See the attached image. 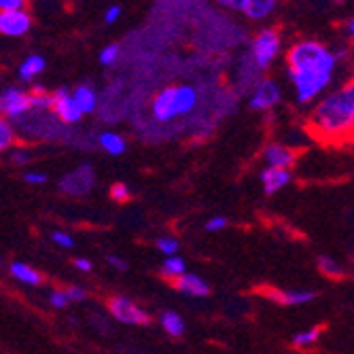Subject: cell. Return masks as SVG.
Returning a JSON list of instances; mask_svg holds the SVG:
<instances>
[{
	"label": "cell",
	"instance_id": "obj_33",
	"mask_svg": "<svg viewBox=\"0 0 354 354\" xmlns=\"http://www.w3.org/2000/svg\"><path fill=\"white\" fill-rule=\"evenodd\" d=\"M0 11H24L21 0H0Z\"/></svg>",
	"mask_w": 354,
	"mask_h": 354
},
{
	"label": "cell",
	"instance_id": "obj_5",
	"mask_svg": "<svg viewBox=\"0 0 354 354\" xmlns=\"http://www.w3.org/2000/svg\"><path fill=\"white\" fill-rule=\"evenodd\" d=\"M26 111H30V93L17 89V87H9L0 93V113H5L9 117H19Z\"/></svg>",
	"mask_w": 354,
	"mask_h": 354
},
{
	"label": "cell",
	"instance_id": "obj_29",
	"mask_svg": "<svg viewBox=\"0 0 354 354\" xmlns=\"http://www.w3.org/2000/svg\"><path fill=\"white\" fill-rule=\"evenodd\" d=\"M119 57V47L117 45H109L102 53H100V62L106 64V66H111V64H115V59Z\"/></svg>",
	"mask_w": 354,
	"mask_h": 354
},
{
	"label": "cell",
	"instance_id": "obj_10",
	"mask_svg": "<svg viewBox=\"0 0 354 354\" xmlns=\"http://www.w3.org/2000/svg\"><path fill=\"white\" fill-rule=\"evenodd\" d=\"M278 100H280V89H278V85L272 83V81H263L259 87H257L252 100H250V106L252 109H270Z\"/></svg>",
	"mask_w": 354,
	"mask_h": 354
},
{
	"label": "cell",
	"instance_id": "obj_28",
	"mask_svg": "<svg viewBox=\"0 0 354 354\" xmlns=\"http://www.w3.org/2000/svg\"><path fill=\"white\" fill-rule=\"evenodd\" d=\"M157 248L166 252V254H174L178 250V242L174 238H159L157 240Z\"/></svg>",
	"mask_w": 354,
	"mask_h": 354
},
{
	"label": "cell",
	"instance_id": "obj_12",
	"mask_svg": "<svg viewBox=\"0 0 354 354\" xmlns=\"http://www.w3.org/2000/svg\"><path fill=\"white\" fill-rule=\"evenodd\" d=\"M174 286L178 288V291H183V293H187L191 297H204V295L210 293L208 284L200 276H196V274H183V276H178L174 280Z\"/></svg>",
	"mask_w": 354,
	"mask_h": 354
},
{
	"label": "cell",
	"instance_id": "obj_7",
	"mask_svg": "<svg viewBox=\"0 0 354 354\" xmlns=\"http://www.w3.org/2000/svg\"><path fill=\"white\" fill-rule=\"evenodd\" d=\"M51 98H53L51 106L55 109V113H57V117H59L62 121L75 123V121L81 119V113H79V109H77V104H75V100H73V95L68 93V89H57V91L51 95Z\"/></svg>",
	"mask_w": 354,
	"mask_h": 354
},
{
	"label": "cell",
	"instance_id": "obj_41",
	"mask_svg": "<svg viewBox=\"0 0 354 354\" xmlns=\"http://www.w3.org/2000/svg\"><path fill=\"white\" fill-rule=\"evenodd\" d=\"M0 266H3V263H0Z\"/></svg>",
	"mask_w": 354,
	"mask_h": 354
},
{
	"label": "cell",
	"instance_id": "obj_32",
	"mask_svg": "<svg viewBox=\"0 0 354 354\" xmlns=\"http://www.w3.org/2000/svg\"><path fill=\"white\" fill-rule=\"evenodd\" d=\"M51 238H53L55 244H59V246H64V248H71V246L75 244V240H73L68 234H64V232H55Z\"/></svg>",
	"mask_w": 354,
	"mask_h": 354
},
{
	"label": "cell",
	"instance_id": "obj_26",
	"mask_svg": "<svg viewBox=\"0 0 354 354\" xmlns=\"http://www.w3.org/2000/svg\"><path fill=\"white\" fill-rule=\"evenodd\" d=\"M318 333H320V329H310V331L297 333V335L293 337V344H295V346H310V344L316 342Z\"/></svg>",
	"mask_w": 354,
	"mask_h": 354
},
{
	"label": "cell",
	"instance_id": "obj_31",
	"mask_svg": "<svg viewBox=\"0 0 354 354\" xmlns=\"http://www.w3.org/2000/svg\"><path fill=\"white\" fill-rule=\"evenodd\" d=\"M225 227H227V218H225V216H214L206 225L208 232H218V230H225Z\"/></svg>",
	"mask_w": 354,
	"mask_h": 354
},
{
	"label": "cell",
	"instance_id": "obj_39",
	"mask_svg": "<svg viewBox=\"0 0 354 354\" xmlns=\"http://www.w3.org/2000/svg\"><path fill=\"white\" fill-rule=\"evenodd\" d=\"M109 263H111L113 268H117V270H125V261L119 259V257H109Z\"/></svg>",
	"mask_w": 354,
	"mask_h": 354
},
{
	"label": "cell",
	"instance_id": "obj_20",
	"mask_svg": "<svg viewBox=\"0 0 354 354\" xmlns=\"http://www.w3.org/2000/svg\"><path fill=\"white\" fill-rule=\"evenodd\" d=\"M162 327H164L170 335H174V337H178V335L185 333V323H183V318H180L176 312H166V314L162 316Z\"/></svg>",
	"mask_w": 354,
	"mask_h": 354
},
{
	"label": "cell",
	"instance_id": "obj_18",
	"mask_svg": "<svg viewBox=\"0 0 354 354\" xmlns=\"http://www.w3.org/2000/svg\"><path fill=\"white\" fill-rule=\"evenodd\" d=\"M11 274L17 278V280H21V282H26V284H32V286H37V284H41V274L37 272V270H32L30 266H26V263H13L11 266Z\"/></svg>",
	"mask_w": 354,
	"mask_h": 354
},
{
	"label": "cell",
	"instance_id": "obj_3",
	"mask_svg": "<svg viewBox=\"0 0 354 354\" xmlns=\"http://www.w3.org/2000/svg\"><path fill=\"white\" fill-rule=\"evenodd\" d=\"M278 49H280L278 32L276 30H263L261 35L254 39V43H252V55H254L257 66L268 68L270 62L276 57Z\"/></svg>",
	"mask_w": 354,
	"mask_h": 354
},
{
	"label": "cell",
	"instance_id": "obj_24",
	"mask_svg": "<svg viewBox=\"0 0 354 354\" xmlns=\"http://www.w3.org/2000/svg\"><path fill=\"white\" fill-rule=\"evenodd\" d=\"M318 266H320V270H323V274H329V276H342L344 274L342 266L337 261L329 259V257H320Z\"/></svg>",
	"mask_w": 354,
	"mask_h": 354
},
{
	"label": "cell",
	"instance_id": "obj_36",
	"mask_svg": "<svg viewBox=\"0 0 354 354\" xmlns=\"http://www.w3.org/2000/svg\"><path fill=\"white\" fill-rule=\"evenodd\" d=\"M119 15H121V9H119V7H109V9H106V15H104V19H106V24H113V21H117V19H119Z\"/></svg>",
	"mask_w": 354,
	"mask_h": 354
},
{
	"label": "cell",
	"instance_id": "obj_19",
	"mask_svg": "<svg viewBox=\"0 0 354 354\" xmlns=\"http://www.w3.org/2000/svg\"><path fill=\"white\" fill-rule=\"evenodd\" d=\"M272 297L278 304H286V306H293V304H308L316 297V293H308V291H288V293H272Z\"/></svg>",
	"mask_w": 354,
	"mask_h": 354
},
{
	"label": "cell",
	"instance_id": "obj_13",
	"mask_svg": "<svg viewBox=\"0 0 354 354\" xmlns=\"http://www.w3.org/2000/svg\"><path fill=\"white\" fill-rule=\"evenodd\" d=\"M266 162H268L272 168L284 170L286 166H293V164H295V155H293L291 149H286V147L270 145V147L266 149Z\"/></svg>",
	"mask_w": 354,
	"mask_h": 354
},
{
	"label": "cell",
	"instance_id": "obj_38",
	"mask_svg": "<svg viewBox=\"0 0 354 354\" xmlns=\"http://www.w3.org/2000/svg\"><path fill=\"white\" fill-rule=\"evenodd\" d=\"M75 268H79L81 272H89V270H91V261H87V259H77V261H75Z\"/></svg>",
	"mask_w": 354,
	"mask_h": 354
},
{
	"label": "cell",
	"instance_id": "obj_30",
	"mask_svg": "<svg viewBox=\"0 0 354 354\" xmlns=\"http://www.w3.org/2000/svg\"><path fill=\"white\" fill-rule=\"evenodd\" d=\"M64 295H66L68 301H83L87 297V293L83 291V288H79V286H68L66 291H64Z\"/></svg>",
	"mask_w": 354,
	"mask_h": 354
},
{
	"label": "cell",
	"instance_id": "obj_9",
	"mask_svg": "<svg viewBox=\"0 0 354 354\" xmlns=\"http://www.w3.org/2000/svg\"><path fill=\"white\" fill-rule=\"evenodd\" d=\"M91 185H93V172L89 166H81L79 170H75L68 176H64V180H62V189L66 193H77V196L79 193H85Z\"/></svg>",
	"mask_w": 354,
	"mask_h": 354
},
{
	"label": "cell",
	"instance_id": "obj_40",
	"mask_svg": "<svg viewBox=\"0 0 354 354\" xmlns=\"http://www.w3.org/2000/svg\"><path fill=\"white\" fill-rule=\"evenodd\" d=\"M346 32H348V35H350V37L354 35V21H352V19H350L348 24H346Z\"/></svg>",
	"mask_w": 354,
	"mask_h": 354
},
{
	"label": "cell",
	"instance_id": "obj_35",
	"mask_svg": "<svg viewBox=\"0 0 354 354\" xmlns=\"http://www.w3.org/2000/svg\"><path fill=\"white\" fill-rule=\"evenodd\" d=\"M49 301H51V306H55V308H66V306H68V299H66V295L59 293V291L51 293Z\"/></svg>",
	"mask_w": 354,
	"mask_h": 354
},
{
	"label": "cell",
	"instance_id": "obj_21",
	"mask_svg": "<svg viewBox=\"0 0 354 354\" xmlns=\"http://www.w3.org/2000/svg\"><path fill=\"white\" fill-rule=\"evenodd\" d=\"M100 147H102L106 153H111V155H121V153L125 151L123 138L117 136V134H113V132H104V134L100 136Z\"/></svg>",
	"mask_w": 354,
	"mask_h": 354
},
{
	"label": "cell",
	"instance_id": "obj_1",
	"mask_svg": "<svg viewBox=\"0 0 354 354\" xmlns=\"http://www.w3.org/2000/svg\"><path fill=\"white\" fill-rule=\"evenodd\" d=\"M335 64V55L318 43H299L288 51V73L295 81L299 102L312 100L329 85Z\"/></svg>",
	"mask_w": 354,
	"mask_h": 354
},
{
	"label": "cell",
	"instance_id": "obj_23",
	"mask_svg": "<svg viewBox=\"0 0 354 354\" xmlns=\"http://www.w3.org/2000/svg\"><path fill=\"white\" fill-rule=\"evenodd\" d=\"M162 274L164 276H183L185 274V261L183 259H178V257H170V259L164 263V268H162Z\"/></svg>",
	"mask_w": 354,
	"mask_h": 354
},
{
	"label": "cell",
	"instance_id": "obj_27",
	"mask_svg": "<svg viewBox=\"0 0 354 354\" xmlns=\"http://www.w3.org/2000/svg\"><path fill=\"white\" fill-rule=\"evenodd\" d=\"M111 198H113L115 202H127V200H130V189H127L123 183H117V185H113V189H111Z\"/></svg>",
	"mask_w": 354,
	"mask_h": 354
},
{
	"label": "cell",
	"instance_id": "obj_6",
	"mask_svg": "<svg viewBox=\"0 0 354 354\" xmlns=\"http://www.w3.org/2000/svg\"><path fill=\"white\" fill-rule=\"evenodd\" d=\"M30 15L26 11H0V32L7 37H21L30 30Z\"/></svg>",
	"mask_w": 354,
	"mask_h": 354
},
{
	"label": "cell",
	"instance_id": "obj_17",
	"mask_svg": "<svg viewBox=\"0 0 354 354\" xmlns=\"http://www.w3.org/2000/svg\"><path fill=\"white\" fill-rule=\"evenodd\" d=\"M45 68V59L41 55H30L24 64H21V68H19V77L21 81H32L39 73H43Z\"/></svg>",
	"mask_w": 354,
	"mask_h": 354
},
{
	"label": "cell",
	"instance_id": "obj_4",
	"mask_svg": "<svg viewBox=\"0 0 354 354\" xmlns=\"http://www.w3.org/2000/svg\"><path fill=\"white\" fill-rule=\"evenodd\" d=\"M109 310L119 323H125V325H149V320H151V316L145 310H140L125 297H113L109 304Z\"/></svg>",
	"mask_w": 354,
	"mask_h": 354
},
{
	"label": "cell",
	"instance_id": "obj_2",
	"mask_svg": "<svg viewBox=\"0 0 354 354\" xmlns=\"http://www.w3.org/2000/svg\"><path fill=\"white\" fill-rule=\"evenodd\" d=\"M354 121V87L348 85L331 93L327 100L320 102L314 113L312 125L325 136H344L350 134Z\"/></svg>",
	"mask_w": 354,
	"mask_h": 354
},
{
	"label": "cell",
	"instance_id": "obj_11",
	"mask_svg": "<svg viewBox=\"0 0 354 354\" xmlns=\"http://www.w3.org/2000/svg\"><path fill=\"white\" fill-rule=\"evenodd\" d=\"M153 115L157 117V121H170V119L176 117V109H174V87H168L162 93H157V98L153 102Z\"/></svg>",
	"mask_w": 354,
	"mask_h": 354
},
{
	"label": "cell",
	"instance_id": "obj_15",
	"mask_svg": "<svg viewBox=\"0 0 354 354\" xmlns=\"http://www.w3.org/2000/svg\"><path fill=\"white\" fill-rule=\"evenodd\" d=\"M198 102V95H196V89L193 87H176L174 89V109H176V115H185V113H191V109L196 106Z\"/></svg>",
	"mask_w": 354,
	"mask_h": 354
},
{
	"label": "cell",
	"instance_id": "obj_25",
	"mask_svg": "<svg viewBox=\"0 0 354 354\" xmlns=\"http://www.w3.org/2000/svg\"><path fill=\"white\" fill-rule=\"evenodd\" d=\"M11 142H13V130H11V125L7 121L0 119V151L7 149Z\"/></svg>",
	"mask_w": 354,
	"mask_h": 354
},
{
	"label": "cell",
	"instance_id": "obj_37",
	"mask_svg": "<svg viewBox=\"0 0 354 354\" xmlns=\"http://www.w3.org/2000/svg\"><path fill=\"white\" fill-rule=\"evenodd\" d=\"M28 159H30V155H28L26 151H15V153H13V162H15V164H26Z\"/></svg>",
	"mask_w": 354,
	"mask_h": 354
},
{
	"label": "cell",
	"instance_id": "obj_22",
	"mask_svg": "<svg viewBox=\"0 0 354 354\" xmlns=\"http://www.w3.org/2000/svg\"><path fill=\"white\" fill-rule=\"evenodd\" d=\"M53 98L49 93H45L43 87H37L35 93H30V109H49Z\"/></svg>",
	"mask_w": 354,
	"mask_h": 354
},
{
	"label": "cell",
	"instance_id": "obj_8",
	"mask_svg": "<svg viewBox=\"0 0 354 354\" xmlns=\"http://www.w3.org/2000/svg\"><path fill=\"white\" fill-rule=\"evenodd\" d=\"M223 5L232 7V9H240V11H244L252 19L266 17L276 7L274 0H225Z\"/></svg>",
	"mask_w": 354,
	"mask_h": 354
},
{
	"label": "cell",
	"instance_id": "obj_14",
	"mask_svg": "<svg viewBox=\"0 0 354 354\" xmlns=\"http://www.w3.org/2000/svg\"><path fill=\"white\" fill-rule=\"evenodd\" d=\"M261 180H263L266 193H270V196H272V193L280 191L288 180H291V172H288V170H278V168H268V170H263Z\"/></svg>",
	"mask_w": 354,
	"mask_h": 354
},
{
	"label": "cell",
	"instance_id": "obj_16",
	"mask_svg": "<svg viewBox=\"0 0 354 354\" xmlns=\"http://www.w3.org/2000/svg\"><path fill=\"white\" fill-rule=\"evenodd\" d=\"M73 95V100H75V104H77V109H79V113L83 115V113H91V111H95V104H98V98H95V91L89 87V85H81V87H77L75 89V93H71Z\"/></svg>",
	"mask_w": 354,
	"mask_h": 354
},
{
	"label": "cell",
	"instance_id": "obj_34",
	"mask_svg": "<svg viewBox=\"0 0 354 354\" xmlns=\"http://www.w3.org/2000/svg\"><path fill=\"white\" fill-rule=\"evenodd\" d=\"M24 180L30 183V185H43V183H47V176L41 174V172H28V174L24 176Z\"/></svg>",
	"mask_w": 354,
	"mask_h": 354
}]
</instances>
